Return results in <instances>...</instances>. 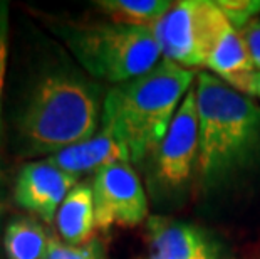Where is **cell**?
I'll return each instance as SVG.
<instances>
[{
    "mask_svg": "<svg viewBox=\"0 0 260 259\" xmlns=\"http://www.w3.org/2000/svg\"><path fill=\"white\" fill-rule=\"evenodd\" d=\"M229 20L212 0H181L151 27L163 59L180 68H205L220 27Z\"/></svg>",
    "mask_w": 260,
    "mask_h": 259,
    "instance_id": "obj_5",
    "label": "cell"
},
{
    "mask_svg": "<svg viewBox=\"0 0 260 259\" xmlns=\"http://www.w3.org/2000/svg\"><path fill=\"white\" fill-rule=\"evenodd\" d=\"M96 229L135 227L148 219V197L131 163H118L94 174L92 179Z\"/></svg>",
    "mask_w": 260,
    "mask_h": 259,
    "instance_id": "obj_6",
    "label": "cell"
},
{
    "mask_svg": "<svg viewBox=\"0 0 260 259\" xmlns=\"http://www.w3.org/2000/svg\"><path fill=\"white\" fill-rule=\"evenodd\" d=\"M145 259H229L217 236L198 224L153 216L146 222Z\"/></svg>",
    "mask_w": 260,
    "mask_h": 259,
    "instance_id": "obj_8",
    "label": "cell"
},
{
    "mask_svg": "<svg viewBox=\"0 0 260 259\" xmlns=\"http://www.w3.org/2000/svg\"><path fill=\"white\" fill-rule=\"evenodd\" d=\"M240 34L247 44L253 66L255 69H260V17L248 22L243 29H240Z\"/></svg>",
    "mask_w": 260,
    "mask_h": 259,
    "instance_id": "obj_19",
    "label": "cell"
},
{
    "mask_svg": "<svg viewBox=\"0 0 260 259\" xmlns=\"http://www.w3.org/2000/svg\"><path fill=\"white\" fill-rule=\"evenodd\" d=\"M198 111L191 88L176 109L171 125L154 152V180L165 192L180 190L188 184L198 165Z\"/></svg>",
    "mask_w": 260,
    "mask_h": 259,
    "instance_id": "obj_7",
    "label": "cell"
},
{
    "mask_svg": "<svg viewBox=\"0 0 260 259\" xmlns=\"http://www.w3.org/2000/svg\"><path fill=\"white\" fill-rule=\"evenodd\" d=\"M0 211H2V204H0Z\"/></svg>",
    "mask_w": 260,
    "mask_h": 259,
    "instance_id": "obj_21",
    "label": "cell"
},
{
    "mask_svg": "<svg viewBox=\"0 0 260 259\" xmlns=\"http://www.w3.org/2000/svg\"><path fill=\"white\" fill-rule=\"evenodd\" d=\"M198 184L205 194L232 185L260 163V104L217 76L200 73Z\"/></svg>",
    "mask_w": 260,
    "mask_h": 259,
    "instance_id": "obj_1",
    "label": "cell"
},
{
    "mask_svg": "<svg viewBox=\"0 0 260 259\" xmlns=\"http://www.w3.org/2000/svg\"><path fill=\"white\" fill-rule=\"evenodd\" d=\"M46 160L76 177H81V174H98L111 165L131 163L128 148L101 128L91 138L64 148L51 157H46Z\"/></svg>",
    "mask_w": 260,
    "mask_h": 259,
    "instance_id": "obj_10",
    "label": "cell"
},
{
    "mask_svg": "<svg viewBox=\"0 0 260 259\" xmlns=\"http://www.w3.org/2000/svg\"><path fill=\"white\" fill-rule=\"evenodd\" d=\"M54 31L91 78L113 86L146 74L163 57L149 27L113 20L57 22Z\"/></svg>",
    "mask_w": 260,
    "mask_h": 259,
    "instance_id": "obj_4",
    "label": "cell"
},
{
    "mask_svg": "<svg viewBox=\"0 0 260 259\" xmlns=\"http://www.w3.org/2000/svg\"><path fill=\"white\" fill-rule=\"evenodd\" d=\"M77 184L79 177L57 168L46 158L36 160L20 168L14 187V200L44 222H54L60 204Z\"/></svg>",
    "mask_w": 260,
    "mask_h": 259,
    "instance_id": "obj_9",
    "label": "cell"
},
{
    "mask_svg": "<svg viewBox=\"0 0 260 259\" xmlns=\"http://www.w3.org/2000/svg\"><path fill=\"white\" fill-rule=\"evenodd\" d=\"M51 236L46 227L30 217H15L4 234V251L7 259H46Z\"/></svg>",
    "mask_w": 260,
    "mask_h": 259,
    "instance_id": "obj_13",
    "label": "cell"
},
{
    "mask_svg": "<svg viewBox=\"0 0 260 259\" xmlns=\"http://www.w3.org/2000/svg\"><path fill=\"white\" fill-rule=\"evenodd\" d=\"M56 225L60 241L81 246L94 239L96 233V211H94L92 187L79 182L60 204L56 214Z\"/></svg>",
    "mask_w": 260,
    "mask_h": 259,
    "instance_id": "obj_11",
    "label": "cell"
},
{
    "mask_svg": "<svg viewBox=\"0 0 260 259\" xmlns=\"http://www.w3.org/2000/svg\"><path fill=\"white\" fill-rule=\"evenodd\" d=\"M101 90L68 69L41 76L20 113L19 131L29 155L54 153L91 138L101 128Z\"/></svg>",
    "mask_w": 260,
    "mask_h": 259,
    "instance_id": "obj_3",
    "label": "cell"
},
{
    "mask_svg": "<svg viewBox=\"0 0 260 259\" xmlns=\"http://www.w3.org/2000/svg\"><path fill=\"white\" fill-rule=\"evenodd\" d=\"M257 259H260V251H258V256H257Z\"/></svg>",
    "mask_w": 260,
    "mask_h": 259,
    "instance_id": "obj_20",
    "label": "cell"
},
{
    "mask_svg": "<svg viewBox=\"0 0 260 259\" xmlns=\"http://www.w3.org/2000/svg\"><path fill=\"white\" fill-rule=\"evenodd\" d=\"M46 259H106V251L103 242L96 238L81 246H73L52 238Z\"/></svg>",
    "mask_w": 260,
    "mask_h": 259,
    "instance_id": "obj_15",
    "label": "cell"
},
{
    "mask_svg": "<svg viewBox=\"0 0 260 259\" xmlns=\"http://www.w3.org/2000/svg\"><path fill=\"white\" fill-rule=\"evenodd\" d=\"M193 81V71L159 61L146 74L113 86L104 95L101 130L128 148L133 165L145 163L165 138Z\"/></svg>",
    "mask_w": 260,
    "mask_h": 259,
    "instance_id": "obj_2",
    "label": "cell"
},
{
    "mask_svg": "<svg viewBox=\"0 0 260 259\" xmlns=\"http://www.w3.org/2000/svg\"><path fill=\"white\" fill-rule=\"evenodd\" d=\"M235 29H243L260 14V0H215Z\"/></svg>",
    "mask_w": 260,
    "mask_h": 259,
    "instance_id": "obj_16",
    "label": "cell"
},
{
    "mask_svg": "<svg viewBox=\"0 0 260 259\" xmlns=\"http://www.w3.org/2000/svg\"><path fill=\"white\" fill-rule=\"evenodd\" d=\"M9 27H10V4L0 0V133H2V95L5 84V71L9 57Z\"/></svg>",
    "mask_w": 260,
    "mask_h": 259,
    "instance_id": "obj_17",
    "label": "cell"
},
{
    "mask_svg": "<svg viewBox=\"0 0 260 259\" xmlns=\"http://www.w3.org/2000/svg\"><path fill=\"white\" fill-rule=\"evenodd\" d=\"M96 9L119 24L151 27L171 9L168 0H98Z\"/></svg>",
    "mask_w": 260,
    "mask_h": 259,
    "instance_id": "obj_14",
    "label": "cell"
},
{
    "mask_svg": "<svg viewBox=\"0 0 260 259\" xmlns=\"http://www.w3.org/2000/svg\"><path fill=\"white\" fill-rule=\"evenodd\" d=\"M205 68L210 71V74H217L220 79L245 74L255 69L240 31L235 29L230 20L220 27Z\"/></svg>",
    "mask_w": 260,
    "mask_h": 259,
    "instance_id": "obj_12",
    "label": "cell"
},
{
    "mask_svg": "<svg viewBox=\"0 0 260 259\" xmlns=\"http://www.w3.org/2000/svg\"><path fill=\"white\" fill-rule=\"evenodd\" d=\"M222 81H225L226 84L242 93V95L252 98V100L253 98L260 100V69H253L245 74L232 76V78H226Z\"/></svg>",
    "mask_w": 260,
    "mask_h": 259,
    "instance_id": "obj_18",
    "label": "cell"
}]
</instances>
